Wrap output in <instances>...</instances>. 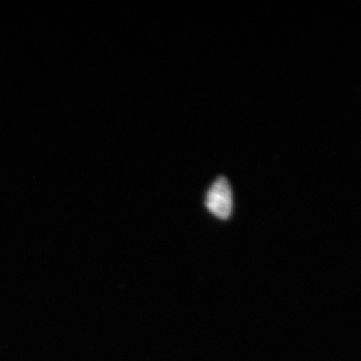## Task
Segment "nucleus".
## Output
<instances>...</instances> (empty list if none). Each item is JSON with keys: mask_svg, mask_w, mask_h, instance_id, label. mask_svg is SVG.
<instances>
[{"mask_svg": "<svg viewBox=\"0 0 361 361\" xmlns=\"http://www.w3.org/2000/svg\"><path fill=\"white\" fill-rule=\"evenodd\" d=\"M205 204L209 212L221 220H227L233 210V195L229 182L224 177L218 178L211 185L206 195Z\"/></svg>", "mask_w": 361, "mask_h": 361, "instance_id": "f257e3e1", "label": "nucleus"}]
</instances>
